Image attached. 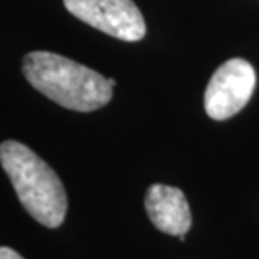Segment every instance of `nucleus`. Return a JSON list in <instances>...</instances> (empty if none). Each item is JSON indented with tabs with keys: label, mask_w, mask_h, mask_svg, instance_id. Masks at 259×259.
Segmentation results:
<instances>
[{
	"label": "nucleus",
	"mask_w": 259,
	"mask_h": 259,
	"mask_svg": "<svg viewBox=\"0 0 259 259\" xmlns=\"http://www.w3.org/2000/svg\"><path fill=\"white\" fill-rule=\"evenodd\" d=\"M146 211L159 231L170 236H186L192 216L184 192L178 187L152 184L146 194Z\"/></svg>",
	"instance_id": "5"
},
{
	"label": "nucleus",
	"mask_w": 259,
	"mask_h": 259,
	"mask_svg": "<svg viewBox=\"0 0 259 259\" xmlns=\"http://www.w3.org/2000/svg\"><path fill=\"white\" fill-rule=\"evenodd\" d=\"M256 87V72L249 62L231 59L219 65L204 92V109L214 120H226L249 102Z\"/></svg>",
	"instance_id": "3"
},
{
	"label": "nucleus",
	"mask_w": 259,
	"mask_h": 259,
	"mask_svg": "<svg viewBox=\"0 0 259 259\" xmlns=\"http://www.w3.org/2000/svg\"><path fill=\"white\" fill-rule=\"evenodd\" d=\"M0 164L25 211L47 228H59L67 212V194L49 164L17 141L0 144Z\"/></svg>",
	"instance_id": "2"
},
{
	"label": "nucleus",
	"mask_w": 259,
	"mask_h": 259,
	"mask_svg": "<svg viewBox=\"0 0 259 259\" xmlns=\"http://www.w3.org/2000/svg\"><path fill=\"white\" fill-rule=\"evenodd\" d=\"M0 259H24L17 251L10 249V247H0Z\"/></svg>",
	"instance_id": "6"
},
{
	"label": "nucleus",
	"mask_w": 259,
	"mask_h": 259,
	"mask_svg": "<svg viewBox=\"0 0 259 259\" xmlns=\"http://www.w3.org/2000/svg\"><path fill=\"white\" fill-rule=\"evenodd\" d=\"M22 72L32 87L59 106L77 112H92L112 99L114 79L59 54L35 51L27 54Z\"/></svg>",
	"instance_id": "1"
},
{
	"label": "nucleus",
	"mask_w": 259,
	"mask_h": 259,
	"mask_svg": "<svg viewBox=\"0 0 259 259\" xmlns=\"http://www.w3.org/2000/svg\"><path fill=\"white\" fill-rule=\"evenodd\" d=\"M65 9L87 25L125 42L146 35V22L132 0H64Z\"/></svg>",
	"instance_id": "4"
}]
</instances>
